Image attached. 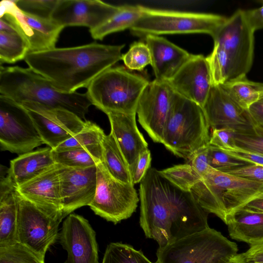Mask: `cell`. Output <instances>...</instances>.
Returning <instances> with one entry per match:
<instances>
[{
	"label": "cell",
	"instance_id": "obj_10",
	"mask_svg": "<svg viewBox=\"0 0 263 263\" xmlns=\"http://www.w3.org/2000/svg\"><path fill=\"white\" fill-rule=\"evenodd\" d=\"M254 32L247 22L244 10L239 9L227 18L212 37L214 44L221 47L229 57L231 72L228 81L246 76L251 68Z\"/></svg>",
	"mask_w": 263,
	"mask_h": 263
},
{
	"label": "cell",
	"instance_id": "obj_15",
	"mask_svg": "<svg viewBox=\"0 0 263 263\" xmlns=\"http://www.w3.org/2000/svg\"><path fill=\"white\" fill-rule=\"evenodd\" d=\"M175 91L167 82H149L139 100L136 114L138 121L155 142L162 143L163 128Z\"/></svg>",
	"mask_w": 263,
	"mask_h": 263
},
{
	"label": "cell",
	"instance_id": "obj_45",
	"mask_svg": "<svg viewBox=\"0 0 263 263\" xmlns=\"http://www.w3.org/2000/svg\"><path fill=\"white\" fill-rule=\"evenodd\" d=\"M233 259L239 263H263V241L250 246L248 250L237 254Z\"/></svg>",
	"mask_w": 263,
	"mask_h": 263
},
{
	"label": "cell",
	"instance_id": "obj_14",
	"mask_svg": "<svg viewBox=\"0 0 263 263\" xmlns=\"http://www.w3.org/2000/svg\"><path fill=\"white\" fill-rule=\"evenodd\" d=\"M22 105L28 110L44 144L52 149L82 130L87 121L64 109L33 102Z\"/></svg>",
	"mask_w": 263,
	"mask_h": 263
},
{
	"label": "cell",
	"instance_id": "obj_39",
	"mask_svg": "<svg viewBox=\"0 0 263 263\" xmlns=\"http://www.w3.org/2000/svg\"><path fill=\"white\" fill-rule=\"evenodd\" d=\"M59 0H16V5L23 11L46 19L51 14Z\"/></svg>",
	"mask_w": 263,
	"mask_h": 263
},
{
	"label": "cell",
	"instance_id": "obj_40",
	"mask_svg": "<svg viewBox=\"0 0 263 263\" xmlns=\"http://www.w3.org/2000/svg\"><path fill=\"white\" fill-rule=\"evenodd\" d=\"M208 157L210 165L213 168L222 172L224 170L245 166L251 163L233 157L220 148L209 145Z\"/></svg>",
	"mask_w": 263,
	"mask_h": 263
},
{
	"label": "cell",
	"instance_id": "obj_9",
	"mask_svg": "<svg viewBox=\"0 0 263 263\" xmlns=\"http://www.w3.org/2000/svg\"><path fill=\"white\" fill-rule=\"evenodd\" d=\"M96 166L97 188L89 207L96 215L115 224L129 218L140 200L134 185L115 178L103 162Z\"/></svg>",
	"mask_w": 263,
	"mask_h": 263
},
{
	"label": "cell",
	"instance_id": "obj_5",
	"mask_svg": "<svg viewBox=\"0 0 263 263\" xmlns=\"http://www.w3.org/2000/svg\"><path fill=\"white\" fill-rule=\"evenodd\" d=\"M210 127L203 108L175 92L161 143L175 156L189 161L197 150L210 145Z\"/></svg>",
	"mask_w": 263,
	"mask_h": 263
},
{
	"label": "cell",
	"instance_id": "obj_20",
	"mask_svg": "<svg viewBox=\"0 0 263 263\" xmlns=\"http://www.w3.org/2000/svg\"><path fill=\"white\" fill-rule=\"evenodd\" d=\"M167 82L175 92L194 102L203 108L213 86L206 57L201 54H192Z\"/></svg>",
	"mask_w": 263,
	"mask_h": 263
},
{
	"label": "cell",
	"instance_id": "obj_23",
	"mask_svg": "<svg viewBox=\"0 0 263 263\" xmlns=\"http://www.w3.org/2000/svg\"><path fill=\"white\" fill-rule=\"evenodd\" d=\"M136 114L116 112L106 114L110 124V132L129 168L134 164L139 155L148 149V144L137 127Z\"/></svg>",
	"mask_w": 263,
	"mask_h": 263
},
{
	"label": "cell",
	"instance_id": "obj_27",
	"mask_svg": "<svg viewBox=\"0 0 263 263\" xmlns=\"http://www.w3.org/2000/svg\"><path fill=\"white\" fill-rule=\"evenodd\" d=\"M52 154L57 164L68 167L86 168L103 161L101 143L72 149H52Z\"/></svg>",
	"mask_w": 263,
	"mask_h": 263
},
{
	"label": "cell",
	"instance_id": "obj_25",
	"mask_svg": "<svg viewBox=\"0 0 263 263\" xmlns=\"http://www.w3.org/2000/svg\"><path fill=\"white\" fill-rule=\"evenodd\" d=\"M230 236L250 246L263 241V213L240 209L227 221Z\"/></svg>",
	"mask_w": 263,
	"mask_h": 263
},
{
	"label": "cell",
	"instance_id": "obj_32",
	"mask_svg": "<svg viewBox=\"0 0 263 263\" xmlns=\"http://www.w3.org/2000/svg\"><path fill=\"white\" fill-rule=\"evenodd\" d=\"M101 263H154L141 251L130 245L111 242L105 250ZM156 263V262H155Z\"/></svg>",
	"mask_w": 263,
	"mask_h": 263
},
{
	"label": "cell",
	"instance_id": "obj_42",
	"mask_svg": "<svg viewBox=\"0 0 263 263\" xmlns=\"http://www.w3.org/2000/svg\"><path fill=\"white\" fill-rule=\"evenodd\" d=\"M151 154L148 149L142 152L129 168L134 184L140 183L150 168Z\"/></svg>",
	"mask_w": 263,
	"mask_h": 263
},
{
	"label": "cell",
	"instance_id": "obj_21",
	"mask_svg": "<svg viewBox=\"0 0 263 263\" xmlns=\"http://www.w3.org/2000/svg\"><path fill=\"white\" fill-rule=\"evenodd\" d=\"M16 190L18 194L49 214L64 218L58 164L17 187Z\"/></svg>",
	"mask_w": 263,
	"mask_h": 263
},
{
	"label": "cell",
	"instance_id": "obj_19",
	"mask_svg": "<svg viewBox=\"0 0 263 263\" xmlns=\"http://www.w3.org/2000/svg\"><path fill=\"white\" fill-rule=\"evenodd\" d=\"M64 217L92 201L97 188V166L72 167L59 164Z\"/></svg>",
	"mask_w": 263,
	"mask_h": 263
},
{
	"label": "cell",
	"instance_id": "obj_8",
	"mask_svg": "<svg viewBox=\"0 0 263 263\" xmlns=\"http://www.w3.org/2000/svg\"><path fill=\"white\" fill-rule=\"evenodd\" d=\"M204 13L152 9L142 6V14L129 29L134 35L206 33L213 37L227 20Z\"/></svg>",
	"mask_w": 263,
	"mask_h": 263
},
{
	"label": "cell",
	"instance_id": "obj_31",
	"mask_svg": "<svg viewBox=\"0 0 263 263\" xmlns=\"http://www.w3.org/2000/svg\"><path fill=\"white\" fill-rule=\"evenodd\" d=\"M29 47L17 31H0V61L1 63H14L25 59Z\"/></svg>",
	"mask_w": 263,
	"mask_h": 263
},
{
	"label": "cell",
	"instance_id": "obj_48",
	"mask_svg": "<svg viewBox=\"0 0 263 263\" xmlns=\"http://www.w3.org/2000/svg\"><path fill=\"white\" fill-rule=\"evenodd\" d=\"M256 126L263 127V96L248 109Z\"/></svg>",
	"mask_w": 263,
	"mask_h": 263
},
{
	"label": "cell",
	"instance_id": "obj_11",
	"mask_svg": "<svg viewBox=\"0 0 263 263\" xmlns=\"http://www.w3.org/2000/svg\"><path fill=\"white\" fill-rule=\"evenodd\" d=\"M28 110L12 100L0 95V146L19 155L43 144Z\"/></svg>",
	"mask_w": 263,
	"mask_h": 263
},
{
	"label": "cell",
	"instance_id": "obj_30",
	"mask_svg": "<svg viewBox=\"0 0 263 263\" xmlns=\"http://www.w3.org/2000/svg\"><path fill=\"white\" fill-rule=\"evenodd\" d=\"M220 85L237 104L247 110L263 96V83L249 80L246 76Z\"/></svg>",
	"mask_w": 263,
	"mask_h": 263
},
{
	"label": "cell",
	"instance_id": "obj_47",
	"mask_svg": "<svg viewBox=\"0 0 263 263\" xmlns=\"http://www.w3.org/2000/svg\"><path fill=\"white\" fill-rule=\"evenodd\" d=\"M244 13L247 22L254 31L263 29V4L258 8L244 10Z\"/></svg>",
	"mask_w": 263,
	"mask_h": 263
},
{
	"label": "cell",
	"instance_id": "obj_24",
	"mask_svg": "<svg viewBox=\"0 0 263 263\" xmlns=\"http://www.w3.org/2000/svg\"><path fill=\"white\" fill-rule=\"evenodd\" d=\"M55 164L52 148L47 147L20 155L11 160L9 171L17 187L38 176Z\"/></svg>",
	"mask_w": 263,
	"mask_h": 263
},
{
	"label": "cell",
	"instance_id": "obj_49",
	"mask_svg": "<svg viewBox=\"0 0 263 263\" xmlns=\"http://www.w3.org/2000/svg\"><path fill=\"white\" fill-rule=\"evenodd\" d=\"M241 209L263 213V195L250 201Z\"/></svg>",
	"mask_w": 263,
	"mask_h": 263
},
{
	"label": "cell",
	"instance_id": "obj_2",
	"mask_svg": "<svg viewBox=\"0 0 263 263\" xmlns=\"http://www.w3.org/2000/svg\"><path fill=\"white\" fill-rule=\"evenodd\" d=\"M124 45L92 43L84 45L29 52V68L47 79L57 89L74 92L87 87L98 76L122 60Z\"/></svg>",
	"mask_w": 263,
	"mask_h": 263
},
{
	"label": "cell",
	"instance_id": "obj_16",
	"mask_svg": "<svg viewBox=\"0 0 263 263\" xmlns=\"http://www.w3.org/2000/svg\"><path fill=\"white\" fill-rule=\"evenodd\" d=\"M59 238L67 253L64 263H99L96 234L83 216L70 214L63 221Z\"/></svg>",
	"mask_w": 263,
	"mask_h": 263
},
{
	"label": "cell",
	"instance_id": "obj_33",
	"mask_svg": "<svg viewBox=\"0 0 263 263\" xmlns=\"http://www.w3.org/2000/svg\"><path fill=\"white\" fill-rule=\"evenodd\" d=\"M159 173L180 190L190 192L202 177L189 164H178L159 171Z\"/></svg>",
	"mask_w": 263,
	"mask_h": 263
},
{
	"label": "cell",
	"instance_id": "obj_3",
	"mask_svg": "<svg viewBox=\"0 0 263 263\" xmlns=\"http://www.w3.org/2000/svg\"><path fill=\"white\" fill-rule=\"evenodd\" d=\"M0 93L20 104L33 102L64 109L84 121L92 105L86 93L63 92L31 69L19 66H1Z\"/></svg>",
	"mask_w": 263,
	"mask_h": 263
},
{
	"label": "cell",
	"instance_id": "obj_12",
	"mask_svg": "<svg viewBox=\"0 0 263 263\" xmlns=\"http://www.w3.org/2000/svg\"><path fill=\"white\" fill-rule=\"evenodd\" d=\"M17 200L18 242L43 258L59 238V227L63 218L53 216L18 194Z\"/></svg>",
	"mask_w": 263,
	"mask_h": 263
},
{
	"label": "cell",
	"instance_id": "obj_51",
	"mask_svg": "<svg viewBox=\"0 0 263 263\" xmlns=\"http://www.w3.org/2000/svg\"><path fill=\"white\" fill-rule=\"evenodd\" d=\"M229 263H239L233 259Z\"/></svg>",
	"mask_w": 263,
	"mask_h": 263
},
{
	"label": "cell",
	"instance_id": "obj_36",
	"mask_svg": "<svg viewBox=\"0 0 263 263\" xmlns=\"http://www.w3.org/2000/svg\"><path fill=\"white\" fill-rule=\"evenodd\" d=\"M0 263H45V261L39 255L17 242L0 247Z\"/></svg>",
	"mask_w": 263,
	"mask_h": 263
},
{
	"label": "cell",
	"instance_id": "obj_43",
	"mask_svg": "<svg viewBox=\"0 0 263 263\" xmlns=\"http://www.w3.org/2000/svg\"><path fill=\"white\" fill-rule=\"evenodd\" d=\"M235 133L234 130L228 128L213 129L210 136V145L220 149L234 147Z\"/></svg>",
	"mask_w": 263,
	"mask_h": 263
},
{
	"label": "cell",
	"instance_id": "obj_13",
	"mask_svg": "<svg viewBox=\"0 0 263 263\" xmlns=\"http://www.w3.org/2000/svg\"><path fill=\"white\" fill-rule=\"evenodd\" d=\"M0 17L10 23L28 43L30 52L55 48L64 27L51 19L26 13L16 5L15 1H2Z\"/></svg>",
	"mask_w": 263,
	"mask_h": 263
},
{
	"label": "cell",
	"instance_id": "obj_35",
	"mask_svg": "<svg viewBox=\"0 0 263 263\" xmlns=\"http://www.w3.org/2000/svg\"><path fill=\"white\" fill-rule=\"evenodd\" d=\"M211 70L213 85H222L229 80L231 62L227 52L214 44L212 53L206 57Z\"/></svg>",
	"mask_w": 263,
	"mask_h": 263
},
{
	"label": "cell",
	"instance_id": "obj_34",
	"mask_svg": "<svg viewBox=\"0 0 263 263\" xmlns=\"http://www.w3.org/2000/svg\"><path fill=\"white\" fill-rule=\"evenodd\" d=\"M105 135L99 126L86 121L82 130L53 149L64 150L101 144Z\"/></svg>",
	"mask_w": 263,
	"mask_h": 263
},
{
	"label": "cell",
	"instance_id": "obj_41",
	"mask_svg": "<svg viewBox=\"0 0 263 263\" xmlns=\"http://www.w3.org/2000/svg\"><path fill=\"white\" fill-rule=\"evenodd\" d=\"M222 172L243 179L263 183V166L250 164L243 166L230 168Z\"/></svg>",
	"mask_w": 263,
	"mask_h": 263
},
{
	"label": "cell",
	"instance_id": "obj_6",
	"mask_svg": "<svg viewBox=\"0 0 263 263\" xmlns=\"http://www.w3.org/2000/svg\"><path fill=\"white\" fill-rule=\"evenodd\" d=\"M149 82L123 67H112L90 83L86 94L92 105L106 114H136L140 97Z\"/></svg>",
	"mask_w": 263,
	"mask_h": 263
},
{
	"label": "cell",
	"instance_id": "obj_7",
	"mask_svg": "<svg viewBox=\"0 0 263 263\" xmlns=\"http://www.w3.org/2000/svg\"><path fill=\"white\" fill-rule=\"evenodd\" d=\"M237 252L236 243L209 227L159 247L156 262L229 263Z\"/></svg>",
	"mask_w": 263,
	"mask_h": 263
},
{
	"label": "cell",
	"instance_id": "obj_4",
	"mask_svg": "<svg viewBox=\"0 0 263 263\" xmlns=\"http://www.w3.org/2000/svg\"><path fill=\"white\" fill-rule=\"evenodd\" d=\"M190 192L205 212L215 214L226 224L230 216L263 195V183L211 167Z\"/></svg>",
	"mask_w": 263,
	"mask_h": 263
},
{
	"label": "cell",
	"instance_id": "obj_22",
	"mask_svg": "<svg viewBox=\"0 0 263 263\" xmlns=\"http://www.w3.org/2000/svg\"><path fill=\"white\" fill-rule=\"evenodd\" d=\"M145 40L150 50L155 79L159 81L170 80L192 55L159 35H147Z\"/></svg>",
	"mask_w": 263,
	"mask_h": 263
},
{
	"label": "cell",
	"instance_id": "obj_18",
	"mask_svg": "<svg viewBox=\"0 0 263 263\" xmlns=\"http://www.w3.org/2000/svg\"><path fill=\"white\" fill-rule=\"evenodd\" d=\"M121 9L99 0H59L51 20L63 26H81L94 29L110 19Z\"/></svg>",
	"mask_w": 263,
	"mask_h": 263
},
{
	"label": "cell",
	"instance_id": "obj_38",
	"mask_svg": "<svg viewBox=\"0 0 263 263\" xmlns=\"http://www.w3.org/2000/svg\"><path fill=\"white\" fill-rule=\"evenodd\" d=\"M234 143L236 147L263 156V127L255 126L248 133H235Z\"/></svg>",
	"mask_w": 263,
	"mask_h": 263
},
{
	"label": "cell",
	"instance_id": "obj_46",
	"mask_svg": "<svg viewBox=\"0 0 263 263\" xmlns=\"http://www.w3.org/2000/svg\"><path fill=\"white\" fill-rule=\"evenodd\" d=\"M228 155L246 162L263 166V156L237 147L220 149Z\"/></svg>",
	"mask_w": 263,
	"mask_h": 263
},
{
	"label": "cell",
	"instance_id": "obj_28",
	"mask_svg": "<svg viewBox=\"0 0 263 263\" xmlns=\"http://www.w3.org/2000/svg\"><path fill=\"white\" fill-rule=\"evenodd\" d=\"M101 145L102 162L108 172L116 179L134 184L129 166L111 132L104 136Z\"/></svg>",
	"mask_w": 263,
	"mask_h": 263
},
{
	"label": "cell",
	"instance_id": "obj_37",
	"mask_svg": "<svg viewBox=\"0 0 263 263\" xmlns=\"http://www.w3.org/2000/svg\"><path fill=\"white\" fill-rule=\"evenodd\" d=\"M125 66L129 69L141 71L151 64V55L146 43L137 42L133 43L128 51L122 55Z\"/></svg>",
	"mask_w": 263,
	"mask_h": 263
},
{
	"label": "cell",
	"instance_id": "obj_26",
	"mask_svg": "<svg viewBox=\"0 0 263 263\" xmlns=\"http://www.w3.org/2000/svg\"><path fill=\"white\" fill-rule=\"evenodd\" d=\"M16 189L0 193V247L18 242Z\"/></svg>",
	"mask_w": 263,
	"mask_h": 263
},
{
	"label": "cell",
	"instance_id": "obj_29",
	"mask_svg": "<svg viewBox=\"0 0 263 263\" xmlns=\"http://www.w3.org/2000/svg\"><path fill=\"white\" fill-rule=\"evenodd\" d=\"M142 12V6H121L120 10L108 21L90 30L91 35L93 39L102 40L109 34L130 29L140 18Z\"/></svg>",
	"mask_w": 263,
	"mask_h": 263
},
{
	"label": "cell",
	"instance_id": "obj_1",
	"mask_svg": "<svg viewBox=\"0 0 263 263\" xmlns=\"http://www.w3.org/2000/svg\"><path fill=\"white\" fill-rule=\"evenodd\" d=\"M140 225L145 236L163 247L208 228V213L191 192L149 168L139 187Z\"/></svg>",
	"mask_w": 263,
	"mask_h": 263
},
{
	"label": "cell",
	"instance_id": "obj_44",
	"mask_svg": "<svg viewBox=\"0 0 263 263\" xmlns=\"http://www.w3.org/2000/svg\"><path fill=\"white\" fill-rule=\"evenodd\" d=\"M209 145L197 150L189 160V164L201 177L207 174L212 167L209 161Z\"/></svg>",
	"mask_w": 263,
	"mask_h": 263
},
{
	"label": "cell",
	"instance_id": "obj_17",
	"mask_svg": "<svg viewBox=\"0 0 263 263\" xmlns=\"http://www.w3.org/2000/svg\"><path fill=\"white\" fill-rule=\"evenodd\" d=\"M203 109L212 129L228 128L243 133L256 126L248 110L237 104L220 85H213Z\"/></svg>",
	"mask_w": 263,
	"mask_h": 263
},
{
	"label": "cell",
	"instance_id": "obj_50",
	"mask_svg": "<svg viewBox=\"0 0 263 263\" xmlns=\"http://www.w3.org/2000/svg\"><path fill=\"white\" fill-rule=\"evenodd\" d=\"M0 31L6 32H13L16 31V29L10 23L4 19H0Z\"/></svg>",
	"mask_w": 263,
	"mask_h": 263
}]
</instances>
